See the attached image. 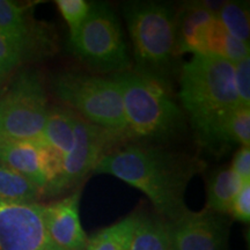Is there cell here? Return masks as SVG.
<instances>
[{"instance_id":"6da1fadb","label":"cell","mask_w":250,"mask_h":250,"mask_svg":"<svg viewBox=\"0 0 250 250\" xmlns=\"http://www.w3.org/2000/svg\"><path fill=\"white\" fill-rule=\"evenodd\" d=\"M203 161L186 153L156 146L130 145L100 159L94 173L117 177L145 193L159 217L174 221L189 208L184 196Z\"/></svg>"},{"instance_id":"7a4b0ae2","label":"cell","mask_w":250,"mask_h":250,"mask_svg":"<svg viewBox=\"0 0 250 250\" xmlns=\"http://www.w3.org/2000/svg\"><path fill=\"white\" fill-rule=\"evenodd\" d=\"M134 56V73L173 88L176 74L177 12L170 4L126 1L122 5Z\"/></svg>"},{"instance_id":"3957f363","label":"cell","mask_w":250,"mask_h":250,"mask_svg":"<svg viewBox=\"0 0 250 250\" xmlns=\"http://www.w3.org/2000/svg\"><path fill=\"white\" fill-rule=\"evenodd\" d=\"M180 99L201 139L215 120L240 105L234 64L215 56L193 54L181 70Z\"/></svg>"},{"instance_id":"277c9868","label":"cell","mask_w":250,"mask_h":250,"mask_svg":"<svg viewBox=\"0 0 250 250\" xmlns=\"http://www.w3.org/2000/svg\"><path fill=\"white\" fill-rule=\"evenodd\" d=\"M111 78L122 94L126 133L136 138L166 140L184 130L183 112L164 87L131 71Z\"/></svg>"},{"instance_id":"5b68a950","label":"cell","mask_w":250,"mask_h":250,"mask_svg":"<svg viewBox=\"0 0 250 250\" xmlns=\"http://www.w3.org/2000/svg\"><path fill=\"white\" fill-rule=\"evenodd\" d=\"M56 96L80 112L85 121L112 136L126 133V118L120 87L112 78L62 72L52 79Z\"/></svg>"},{"instance_id":"8992f818","label":"cell","mask_w":250,"mask_h":250,"mask_svg":"<svg viewBox=\"0 0 250 250\" xmlns=\"http://www.w3.org/2000/svg\"><path fill=\"white\" fill-rule=\"evenodd\" d=\"M68 42L72 54L100 73L118 74L131 66L121 22L107 2L90 4L86 20Z\"/></svg>"},{"instance_id":"52a82bcc","label":"cell","mask_w":250,"mask_h":250,"mask_svg":"<svg viewBox=\"0 0 250 250\" xmlns=\"http://www.w3.org/2000/svg\"><path fill=\"white\" fill-rule=\"evenodd\" d=\"M48 114L40 74L33 70L20 72L0 96V142L42 139Z\"/></svg>"},{"instance_id":"ba28073f","label":"cell","mask_w":250,"mask_h":250,"mask_svg":"<svg viewBox=\"0 0 250 250\" xmlns=\"http://www.w3.org/2000/svg\"><path fill=\"white\" fill-rule=\"evenodd\" d=\"M111 136L108 131L77 117L74 123V146L65 156L62 173L43 193L57 196L79 186L90 171H94L100 159L105 154Z\"/></svg>"},{"instance_id":"9c48e42d","label":"cell","mask_w":250,"mask_h":250,"mask_svg":"<svg viewBox=\"0 0 250 250\" xmlns=\"http://www.w3.org/2000/svg\"><path fill=\"white\" fill-rule=\"evenodd\" d=\"M0 250H59L46 233L43 205L0 201Z\"/></svg>"},{"instance_id":"30bf717a","label":"cell","mask_w":250,"mask_h":250,"mask_svg":"<svg viewBox=\"0 0 250 250\" xmlns=\"http://www.w3.org/2000/svg\"><path fill=\"white\" fill-rule=\"evenodd\" d=\"M166 223L171 250H227L229 225L224 214L205 208Z\"/></svg>"},{"instance_id":"8fae6325","label":"cell","mask_w":250,"mask_h":250,"mask_svg":"<svg viewBox=\"0 0 250 250\" xmlns=\"http://www.w3.org/2000/svg\"><path fill=\"white\" fill-rule=\"evenodd\" d=\"M80 192L43 205V218L49 239L59 250H86L87 236L79 215Z\"/></svg>"},{"instance_id":"7c38bea8","label":"cell","mask_w":250,"mask_h":250,"mask_svg":"<svg viewBox=\"0 0 250 250\" xmlns=\"http://www.w3.org/2000/svg\"><path fill=\"white\" fill-rule=\"evenodd\" d=\"M217 20V14L208 5L189 2L177 13V46L179 52L202 54L208 30Z\"/></svg>"},{"instance_id":"4fadbf2b","label":"cell","mask_w":250,"mask_h":250,"mask_svg":"<svg viewBox=\"0 0 250 250\" xmlns=\"http://www.w3.org/2000/svg\"><path fill=\"white\" fill-rule=\"evenodd\" d=\"M0 33L11 40L26 58L40 46L41 34L28 15L27 7L14 1L0 0Z\"/></svg>"},{"instance_id":"5bb4252c","label":"cell","mask_w":250,"mask_h":250,"mask_svg":"<svg viewBox=\"0 0 250 250\" xmlns=\"http://www.w3.org/2000/svg\"><path fill=\"white\" fill-rule=\"evenodd\" d=\"M201 142L208 147L217 149L219 146L250 144V107L236 105L221 115L202 137Z\"/></svg>"},{"instance_id":"9a60e30c","label":"cell","mask_w":250,"mask_h":250,"mask_svg":"<svg viewBox=\"0 0 250 250\" xmlns=\"http://www.w3.org/2000/svg\"><path fill=\"white\" fill-rule=\"evenodd\" d=\"M0 164L22 175L43 193L46 182L40 166L39 140L0 142Z\"/></svg>"},{"instance_id":"2e32d148","label":"cell","mask_w":250,"mask_h":250,"mask_svg":"<svg viewBox=\"0 0 250 250\" xmlns=\"http://www.w3.org/2000/svg\"><path fill=\"white\" fill-rule=\"evenodd\" d=\"M243 183L230 168L215 170L208 182L206 208L219 214H227Z\"/></svg>"},{"instance_id":"e0dca14e","label":"cell","mask_w":250,"mask_h":250,"mask_svg":"<svg viewBox=\"0 0 250 250\" xmlns=\"http://www.w3.org/2000/svg\"><path fill=\"white\" fill-rule=\"evenodd\" d=\"M77 115L61 108L49 109L48 117L42 132V140L54 146L66 156L74 146V123Z\"/></svg>"},{"instance_id":"ac0fdd59","label":"cell","mask_w":250,"mask_h":250,"mask_svg":"<svg viewBox=\"0 0 250 250\" xmlns=\"http://www.w3.org/2000/svg\"><path fill=\"white\" fill-rule=\"evenodd\" d=\"M201 55L215 56L235 64L241 59L249 57V43L242 42L230 35L217 18L208 30Z\"/></svg>"},{"instance_id":"d6986e66","label":"cell","mask_w":250,"mask_h":250,"mask_svg":"<svg viewBox=\"0 0 250 250\" xmlns=\"http://www.w3.org/2000/svg\"><path fill=\"white\" fill-rule=\"evenodd\" d=\"M138 215H130L87 237L86 250H129Z\"/></svg>"},{"instance_id":"ffe728a7","label":"cell","mask_w":250,"mask_h":250,"mask_svg":"<svg viewBox=\"0 0 250 250\" xmlns=\"http://www.w3.org/2000/svg\"><path fill=\"white\" fill-rule=\"evenodd\" d=\"M129 250H170L167 223L159 215H138Z\"/></svg>"},{"instance_id":"44dd1931","label":"cell","mask_w":250,"mask_h":250,"mask_svg":"<svg viewBox=\"0 0 250 250\" xmlns=\"http://www.w3.org/2000/svg\"><path fill=\"white\" fill-rule=\"evenodd\" d=\"M42 192L30 181L0 164V201L19 204L37 203Z\"/></svg>"},{"instance_id":"7402d4cb","label":"cell","mask_w":250,"mask_h":250,"mask_svg":"<svg viewBox=\"0 0 250 250\" xmlns=\"http://www.w3.org/2000/svg\"><path fill=\"white\" fill-rule=\"evenodd\" d=\"M217 13L219 22L235 39L249 43V2L228 1L221 6Z\"/></svg>"},{"instance_id":"603a6c76","label":"cell","mask_w":250,"mask_h":250,"mask_svg":"<svg viewBox=\"0 0 250 250\" xmlns=\"http://www.w3.org/2000/svg\"><path fill=\"white\" fill-rule=\"evenodd\" d=\"M39 154L41 170H42L46 182L44 188L45 190L46 188L55 183L61 177L62 168H64L65 156L61 151L44 143L42 139L39 140Z\"/></svg>"},{"instance_id":"cb8c5ba5","label":"cell","mask_w":250,"mask_h":250,"mask_svg":"<svg viewBox=\"0 0 250 250\" xmlns=\"http://www.w3.org/2000/svg\"><path fill=\"white\" fill-rule=\"evenodd\" d=\"M61 14L66 21L70 37L74 36L88 15L90 4L86 0H57L56 1Z\"/></svg>"},{"instance_id":"d4e9b609","label":"cell","mask_w":250,"mask_h":250,"mask_svg":"<svg viewBox=\"0 0 250 250\" xmlns=\"http://www.w3.org/2000/svg\"><path fill=\"white\" fill-rule=\"evenodd\" d=\"M26 57L20 49L0 33V78L6 79L14 70L20 66Z\"/></svg>"},{"instance_id":"484cf974","label":"cell","mask_w":250,"mask_h":250,"mask_svg":"<svg viewBox=\"0 0 250 250\" xmlns=\"http://www.w3.org/2000/svg\"><path fill=\"white\" fill-rule=\"evenodd\" d=\"M234 81L239 104L250 107V57L234 64Z\"/></svg>"},{"instance_id":"4316f807","label":"cell","mask_w":250,"mask_h":250,"mask_svg":"<svg viewBox=\"0 0 250 250\" xmlns=\"http://www.w3.org/2000/svg\"><path fill=\"white\" fill-rule=\"evenodd\" d=\"M228 214L243 224H248L250 221V181L242 184L230 205Z\"/></svg>"},{"instance_id":"83f0119b","label":"cell","mask_w":250,"mask_h":250,"mask_svg":"<svg viewBox=\"0 0 250 250\" xmlns=\"http://www.w3.org/2000/svg\"><path fill=\"white\" fill-rule=\"evenodd\" d=\"M230 169L241 179L242 182L250 181V149L247 146H242L234 155Z\"/></svg>"},{"instance_id":"f1b7e54d","label":"cell","mask_w":250,"mask_h":250,"mask_svg":"<svg viewBox=\"0 0 250 250\" xmlns=\"http://www.w3.org/2000/svg\"><path fill=\"white\" fill-rule=\"evenodd\" d=\"M2 81H4V79H1V78H0V86H1V83H2Z\"/></svg>"},{"instance_id":"f546056e","label":"cell","mask_w":250,"mask_h":250,"mask_svg":"<svg viewBox=\"0 0 250 250\" xmlns=\"http://www.w3.org/2000/svg\"><path fill=\"white\" fill-rule=\"evenodd\" d=\"M170 250H171V249H170Z\"/></svg>"}]
</instances>
